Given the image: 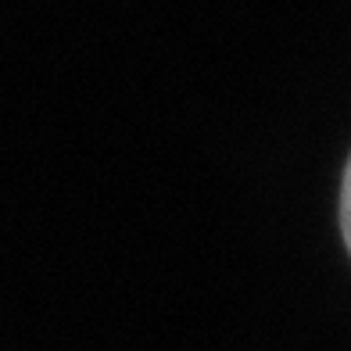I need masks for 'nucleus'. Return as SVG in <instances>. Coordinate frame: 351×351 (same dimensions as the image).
Instances as JSON below:
<instances>
[{"label":"nucleus","mask_w":351,"mask_h":351,"mask_svg":"<svg viewBox=\"0 0 351 351\" xmlns=\"http://www.w3.org/2000/svg\"><path fill=\"white\" fill-rule=\"evenodd\" d=\"M341 233H344V244L351 251V158H348L344 183H341Z\"/></svg>","instance_id":"obj_1"}]
</instances>
